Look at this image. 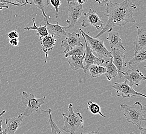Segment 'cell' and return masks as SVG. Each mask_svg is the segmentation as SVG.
Here are the masks:
<instances>
[{
    "label": "cell",
    "mask_w": 146,
    "mask_h": 134,
    "mask_svg": "<svg viewBox=\"0 0 146 134\" xmlns=\"http://www.w3.org/2000/svg\"><path fill=\"white\" fill-rule=\"evenodd\" d=\"M6 4L7 3L0 2V11L2 10L3 9H9V6L6 5Z\"/></svg>",
    "instance_id": "34"
},
{
    "label": "cell",
    "mask_w": 146,
    "mask_h": 134,
    "mask_svg": "<svg viewBox=\"0 0 146 134\" xmlns=\"http://www.w3.org/2000/svg\"><path fill=\"white\" fill-rule=\"evenodd\" d=\"M9 43L14 46V47H17L19 45V39L18 38H14V39H11L9 41Z\"/></svg>",
    "instance_id": "31"
},
{
    "label": "cell",
    "mask_w": 146,
    "mask_h": 134,
    "mask_svg": "<svg viewBox=\"0 0 146 134\" xmlns=\"http://www.w3.org/2000/svg\"><path fill=\"white\" fill-rule=\"evenodd\" d=\"M46 97L36 99L33 93L29 94L25 91L23 92L21 102L26 106L23 115L25 117H29L33 113L38 111L42 104L45 103Z\"/></svg>",
    "instance_id": "5"
},
{
    "label": "cell",
    "mask_w": 146,
    "mask_h": 134,
    "mask_svg": "<svg viewBox=\"0 0 146 134\" xmlns=\"http://www.w3.org/2000/svg\"><path fill=\"white\" fill-rule=\"evenodd\" d=\"M139 129L141 131V134H146V129L145 128H143V127H141V128Z\"/></svg>",
    "instance_id": "36"
},
{
    "label": "cell",
    "mask_w": 146,
    "mask_h": 134,
    "mask_svg": "<svg viewBox=\"0 0 146 134\" xmlns=\"http://www.w3.org/2000/svg\"><path fill=\"white\" fill-rule=\"evenodd\" d=\"M80 35V33H77L76 32L68 33V35L62 40L61 45V47L64 48L63 53L65 54L73 48L82 45Z\"/></svg>",
    "instance_id": "12"
},
{
    "label": "cell",
    "mask_w": 146,
    "mask_h": 134,
    "mask_svg": "<svg viewBox=\"0 0 146 134\" xmlns=\"http://www.w3.org/2000/svg\"><path fill=\"white\" fill-rule=\"evenodd\" d=\"M88 109L90 110V112L93 115H100L101 117L103 118H106V116L104 115L101 110V107L96 103L93 102L92 101H89L87 102Z\"/></svg>",
    "instance_id": "24"
},
{
    "label": "cell",
    "mask_w": 146,
    "mask_h": 134,
    "mask_svg": "<svg viewBox=\"0 0 146 134\" xmlns=\"http://www.w3.org/2000/svg\"><path fill=\"white\" fill-rule=\"evenodd\" d=\"M95 2L101 6H106L111 2V0H95Z\"/></svg>",
    "instance_id": "30"
},
{
    "label": "cell",
    "mask_w": 146,
    "mask_h": 134,
    "mask_svg": "<svg viewBox=\"0 0 146 134\" xmlns=\"http://www.w3.org/2000/svg\"><path fill=\"white\" fill-rule=\"evenodd\" d=\"M24 116L20 114L17 117L7 118L5 120L6 128L3 131V134H15L17 129L21 125Z\"/></svg>",
    "instance_id": "13"
},
{
    "label": "cell",
    "mask_w": 146,
    "mask_h": 134,
    "mask_svg": "<svg viewBox=\"0 0 146 134\" xmlns=\"http://www.w3.org/2000/svg\"><path fill=\"white\" fill-rule=\"evenodd\" d=\"M40 109L42 112H47L49 115V123L50 126L51 130V133L52 134H62V131L59 129V127L57 126L56 124L54 122V120L52 119V114H51V109L49 108L48 111L47 110H44L42 109L41 108Z\"/></svg>",
    "instance_id": "25"
},
{
    "label": "cell",
    "mask_w": 146,
    "mask_h": 134,
    "mask_svg": "<svg viewBox=\"0 0 146 134\" xmlns=\"http://www.w3.org/2000/svg\"><path fill=\"white\" fill-rule=\"evenodd\" d=\"M110 52L112 56V62L118 70V78L121 79L123 78L122 72L127 65L125 62V51L119 49H111Z\"/></svg>",
    "instance_id": "8"
},
{
    "label": "cell",
    "mask_w": 146,
    "mask_h": 134,
    "mask_svg": "<svg viewBox=\"0 0 146 134\" xmlns=\"http://www.w3.org/2000/svg\"><path fill=\"white\" fill-rule=\"evenodd\" d=\"M45 22L46 23L45 25L47 28L49 34L54 35V36H56L59 38H62L67 35L66 33V30H68L67 26L59 25L58 22H56V24H51L48 22V19L46 20Z\"/></svg>",
    "instance_id": "15"
},
{
    "label": "cell",
    "mask_w": 146,
    "mask_h": 134,
    "mask_svg": "<svg viewBox=\"0 0 146 134\" xmlns=\"http://www.w3.org/2000/svg\"><path fill=\"white\" fill-rule=\"evenodd\" d=\"M84 14V18L82 22V26L87 28L91 25L93 27L96 28V29H103L104 22L102 20L97 14L96 12L93 9H89V11L87 13Z\"/></svg>",
    "instance_id": "9"
},
{
    "label": "cell",
    "mask_w": 146,
    "mask_h": 134,
    "mask_svg": "<svg viewBox=\"0 0 146 134\" xmlns=\"http://www.w3.org/2000/svg\"><path fill=\"white\" fill-rule=\"evenodd\" d=\"M85 54V49L83 45L78 47H76L73 48V49L68 51V52L65 53V57L67 58L68 56L70 55H84Z\"/></svg>",
    "instance_id": "26"
},
{
    "label": "cell",
    "mask_w": 146,
    "mask_h": 134,
    "mask_svg": "<svg viewBox=\"0 0 146 134\" xmlns=\"http://www.w3.org/2000/svg\"><path fill=\"white\" fill-rule=\"evenodd\" d=\"M5 1H8L9 2H11V3L19 4H25V5L27 4H29L28 0H5Z\"/></svg>",
    "instance_id": "29"
},
{
    "label": "cell",
    "mask_w": 146,
    "mask_h": 134,
    "mask_svg": "<svg viewBox=\"0 0 146 134\" xmlns=\"http://www.w3.org/2000/svg\"><path fill=\"white\" fill-rule=\"evenodd\" d=\"M68 4V19L66 21V23L68 24V29L74 28L78 22L79 19L81 17L82 14L84 13L82 4H80L77 2H69Z\"/></svg>",
    "instance_id": "7"
},
{
    "label": "cell",
    "mask_w": 146,
    "mask_h": 134,
    "mask_svg": "<svg viewBox=\"0 0 146 134\" xmlns=\"http://www.w3.org/2000/svg\"><path fill=\"white\" fill-rule=\"evenodd\" d=\"M28 2L30 5H35L42 11L45 21L46 20L48 19L45 13V7L49 5V0H28Z\"/></svg>",
    "instance_id": "23"
},
{
    "label": "cell",
    "mask_w": 146,
    "mask_h": 134,
    "mask_svg": "<svg viewBox=\"0 0 146 134\" xmlns=\"http://www.w3.org/2000/svg\"><path fill=\"white\" fill-rule=\"evenodd\" d=\"M35 17H33L32 18L33 25L31 26H25L24 28V30H27V31H30V30L36 31V35L39 37L45 36L46 35H48L49 34V32H48L46 25H43V26H37L36 24H35Z\"/></svg>",
    "instance_id": "21"
},
{
    "label": "cell",
    "mask_w": 146,
    "mask_h": 134,
    "mask_svg": "<svg viewBox=\"0 0 146 134\" xmlns=\"http://www.w3.org/2000/svg\"><path fill=\"white\" fill-rule=\"evenodd\" d=\"M3 121L2 120H0V134H3L4 129L2 127V122Z\"/></svg>",
    "instance_id": "35"
},
{
    "label": "cell",
    "mask_w": 146,
    "mask_h": 134,
    "mask_svg": "<svg viewBox=\"0 0 146 134\" xmlns=\"http://www.w3.org/2000/svg\"><path fill=\"white\" fill-rule=\"evenodd\" d=\"M64 126L63 127L64 131L70 134L75 133L79 127H84V120L80 112H75L73 110V104H69L68 112L62 113Z\"/></svg>",
    "instance_id": "3"
},
{
    "label": "cell",
    "mask_w": 146,
    "mask_h": 134,
    "mask_svg": "<svg viewBox=\"0 0 146 134\" xmlns=\"http://www.w3.org/2000/svg\"><path fill=\"white\" fill-rule=\"evenodd\" d=\"M17 27L16 26V28L13 31H11L10 33H9L7 35L9 39H14V38H19V34L18 33L17 31Z\"/></svg>",
    "instance_id": "28"
},
{
    "label": "cell",
    "mask_w": 146,
    "mask_h": 134,
    "mask_svg": "<svg viewBox=\"0 0 146 134\" xmlns=\"http://www.w3.org/2000/svg\"><path fill=\"white\" fill-rule=\"evenodd\" d=\"M51 4L53 6L54 9L56 11V18L58 17L59 13V7L61 4V0H50Z\"/></svg>",
    "instance_id": "27"
},
{
    "label": "cell",
    "mask_w": 146,
    "mask_h": 134,
    "mask_svg": "<svg viewBox=\"0 0 146 134\" xmlns=\"http://www.w3.org/2000/svg\"><path fill=\"white\" fill-rule=\"evenodd\" d=\"M107 36L106 39L109 41L110 47L111 49H119L121 50L126 51L125 48L122 43V40L117 32L112 31L107 32Z\"/></svg>",
    "instance_id": "16"
},
{
    "label": "cell",
    "mask_w": 146,
    "mask_h": 134,
    "mask_svg": "<svg viewBox=\"0 0 146 134\" xmlns=\"http://www.w3.org/2000/svg\"><path fill=\"white\" fill-rule=\"evenodd\" d=\"M0 2H4V3H9V4H12V5H13L16 6H24L25 5V4H16V3L9 2H8V1H5V0H0Z\"/></svg>",
    "instance_id": "33"
},
{
    "label": "cell",
    "mask_w": 146,
    "mask_h": 134,
    "mask_svg": "<svg viewBox=\"0 0 146 134\" xmlns=\"http://www.w3.org/2000/svg\"><path fill=\"white\" fill-rule=\"evenodd\" d=\"M6 112V110H3L2 112H1V113H0V117L2 116H3L5 113Z\"/></svg>",
    "instance_id": "37"
},
{
    "label": "cell",
    "mask_w": 146,
    "mask_h": 134,
    "mask_svg": "<svg viewBox=\"0 0 146 134\" xmlns=\"http://www.w3.org/2000/svg\"><path fill=\"white\" fill-rule=\"evenodd\" d=\"M88 0H68V3L73 2H77L80 4H83L87 2Z\"/></svg>",
    "instance_id": "32"
},
{
    "label": "cell",
    "mask_w": 146,
    "mask_h": 134,
    "mask_svg": "<svg viewBox=\"0 0 146 134\" xmlns=\"http://www.w3.org/2000/svg\"><path fill=\"white\" fill-rule=\"evenodd\" d=\"M84 42L86 43V48H85V55H84V58L83 61V64L84 66V73H86L88 71V69L89 67L91 64H98L101 65L105 62V60L103 58L98 57L95 56L92 50L90 49V47L88 45L87 42L86 41V40L85 39L84 37Z\"/></svg>",
    "instance_id": "11"
},
{
    "label": "cell",
    "mask_w": 146,
    "mask_h": 134,
    "mask_svg": "<svg viewBox=\"0 0 146 134\" xmlns=\"http://www.w3.org/2000/svg\"><path fill=\"white\" fill-rule=\"evenodd\" d=\"M138 31L137 36L133 44L135 45L134 52L146 49V30L145 28H139L137 25L135 26Z\"/></svg>",
    "instance_id": "17"
},
{
    "label": "cell",
    "mask_w": 146,
    "mask_h": 134,
    "mask_svg": "<svg viewBox=\"0 0 146 134\" xmlns=\"http://www.w3.org/2000/svg\"><path fill=\"white\" fill-rule=\"evenodd\" d=\"M88 70L89 71L90 76L92 78H98L102 74H105L106 71L105 67L95 64H91Z\"/></svg>",
    "instance_id": "22"
},
{
    "label": "cell",
    "mask_w": 146,
    "mask_h": 134,
    "mask_svg": "<svg viewBox=\"0 0 146 134\" xmlns=\"http://www.w3.org/2000/svg\"><path fill=\"white\" fill-rule=\"evenodd\" d=\"M79 31L84 37L90 49L92 52L97 54L98 57H105L106 58H112V55L110 51L107 50V48L104 45V41L102 39H98V38H94L90 36L89 34L85 33L82 28H79Z\"/></svg>",
    "instance_id": "4"
},
{
    "label": "cell",
    "mask_w": 146,
    "mask_h": 134,
    "mask_svg": "<svg viewBox=\"0 0 146 134\" xmlns=\"http://www.w3.org/2000/svg\"><path fill=\"white\" fill-rule=\"evenodd\" d=\"M106 7L105 16H107L108 20L103 29L94 38H98L105 32L111 31L115 26L125 27L128 23L136 22L133 17V10L137 6L133 3V0H124L121 3L111 2Z\"/></svg>",
    "instance_id": "1"
},
{
    "label": "cell",
    "mask_w": 146,
    "mask_h": 134,
    "mask_svg": "<svg viewBox=\"0 0 146 134\" xmlns=\"http://www.w3.org/2000/svg\"><path fill=\"white\" fill-rule=\"evenodd\" d=\"M112 88L115 90L117 96L118 97H122L123 98H126L141 96L143 98H146V95L135 91L133 89V86L129 84L127 79L123 82L115 83L112 86Z\"/></svg>",
    "instance_id": "6"
},
{
    "label": "cell",
    "mask_w": 146,
    "mask_h": 134,
    "mask_svg": "<svg viewBox=\"0 0 146 134\" xmlns=\"http://www.w3.org/2000/svg\"><path fill=\"white\" fill-rule=\"evenodd\" d=\"M85 55V54H84ZM84 55H70L68 56L67 62L70 64L71 69L73 70H77L82 69L84 70V66L83 64V61L84 58Z\"/></svg>",
    "instance_id": "18"
},
{
    "label": "cell",
    "mask_w": 146,
    "mask_h": 134,
    "mask_svg": "<svg viewBox=\"0 0 146 134\" xmlns=\"http://www.w3.org/2000/svg\"><path fill=\"white\" fill-rule=\"evenodd\" d=\"M40 43L42 45V51L45 54V62H47V59L48 57V52L53 50L56 45V39L54 35L49 34L48 35L45 36L39 37Z\"/></svg>",
    "instance_id": "14"
},
{
    "label": "cell",
    "mask_w": 146,
    "mask_h": 134,
    "mask_svg": "<svg viewBox=\"0 0 146 134\" xmlns=\"http://www.w3.org/2000/svg\"><path fill=\"white\" fill-rule=\"evenodd\" d=\"M146 49H143L141 50L134 52L133 58L127 62L126 64L128 65L137 64L146 61Z\"/></svg>",
    "instance_id": "20"
},
{
    "label": "cell",
    "mask_w": 146,
    "mask_h": 134,
    "mask_svg": "<svg viewBox=\"0 0 146 134\" xmlns=\"http://www.w3.org/2000/svg\"><path fill=\"white\" fill-rule=\"evenodd\" d=\"M120 106L127 121L139 129L141 128V122L146 120V106L143 105L139 102H136L131 105L120 104Z\"/></svg>",
    "instance_id": "2"
},
{
    "label": "cell",
    "mask_w": 146,
    "mask_h": 134,
    "mask_svg": "<svg viewBox=\"0 0 146 134\" xmlns=\"http://www.w3.org/2000/svg\"><path fill=\"white\" fill-rule=\"evenodd\" d=\"M105 68L106 71L105 74L108 81H111L112 78H115L118 76V70L112 62V58L105 62Z\"/></svg>",
    "instance_id": "19"
},
{
    "label": "cell",
    "mask_w": 146,
    "mask_h": 134,
    "mask_svg": "<svg viewBox=\"0 0 146 134\" xmlns=\"http://www.w3.org/2000/svg\"><path fill=\"white\" fill-rule=\"evenodd\" d=\"M122 75L132 86L135 85L138 86L140 85L141 81L146 79V76L138 69H134L131 65H129V69L126 72L124 71L122 72Z\"/></svg>",
    "instance_id": "10"
}]
</instances>
